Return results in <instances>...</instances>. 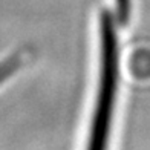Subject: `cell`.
Segmentation results:
<instances>
[{
	"mask_svg": "<svg viewBox=\"0 0 150 150\" xmlns=\"http://www.w3.org/2000/svg\"><path fill=\"white\" fill-rule=\"evenodd\" d=\"M118 80L117 32L110 12L101 16V78L87 150H106Z\"/></svg>",
	"mask_w": 150,
	"mask_h": 150,
	"instance_id": "obj_1",
	"label": "cell"
},
{
	"mask_svg": "<svg viewBox=\"0 0 150 150\" xmlns=\"http://www.w3.org/2000/svg\"><path fill=\"white\" fill-rule=\"evenodd\" d=\"M18 64H20L18 57H11L6 61H3V63H0V83L5 81L11 74H14L17 71Z\"/></svg>",
	"mask_w": 150,
	"mask_h": 150,
	"instance_id": "obj_2",
	"label": "cell"
},
{
	"mask_svg": "<svg viewBox=\"0 0 150 150\" xmlns=\"http://www.w3.org/2000/svg\"><path fill=\"white\" fill-rule=\"evenodd\" d=\"M118 3V16L122 23H126L129 20V14H130V0H117Z\"/></svg>",
	"mask_w": 150,
	"mask_h": 150,
	"instance_id": "obj_3",
	"label": "cell"
}]
</instances>
